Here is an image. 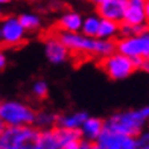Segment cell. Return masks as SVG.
Listing matches in <instances>:
<instances>
[{"label":"cell","instance_id":"cell-1","mask_svg":"<svg viewBox=\"0 0 149 149\" xmlns=\"http://www.w3.org/2000/svg\"><path fill=\"white\" fill-rule=\"evenodd\" d=\"M58 35L74 55L105 58L117 50V44L114 40H102L97 37H88L82 32H65V31H59Z\"/></svg>","mask_w":149,"mask_h":149},{"label":"cell","instance_id":"cell-15","mask_svg":"<svg viewBox=\"0 0 149 149\" xmlns=\"http://www.w3.org/2000/svg\"><path fill=\"white\" fill-rule=\"evenodd\" d=\"M119 31H120V23L119 22H114V20H110V18H102L97 38L114 40V38L119 37Z\"/></svg>","mask_w":149,"mask_h":149},{"label":"cell","instance_id":"cell-27","mask_svg":"<svg viewBox=\"0 0 149 149\" xmlns=\"http://www.w3.org/2000/svg\"><path fill=\"white\" fill-rule=\"evenodd\" d=\"M146 23H148V26H149V0H146Z\"/></svg>","mask_w":149,"mask_h":149},{"label":"cell","instance_id":"cell-29","mask_svg":"<svg viewBox=\"0 0 149 149\" xmlns=\"http://www.w3.org/2000/svg\"><path fill=\"white\" fill-rule=\"evenodd\" d=\"M9 2H12V0H0V3H2V5H6V3H9Z\"/></svg>","mask_w":149,"mask_h":149},{"label":"cell","instance_id":"cell-16","mask_svg":"<svg viewBox=\"0 0 149 149\" xmlns=\"http://www.w3.org/2000/svg\"><path fill=\"white\" fill-rule=\"evenodd\" d=\"M100 22H102V17L99 14H90L84 18L82 23V29L81 32L85 33L88 37H97L99 33V28H100Z\"/></svg>","mask_w":149,"mask_h":149},{"label":"cell","instance_id":"cell-25","mask_svg":"<svg viewBox=\"0 0 149 149\" xmlns=\"http://www.w3.org/2000/svg\"><path fill=\"white\" fill-rule=\"evenodd\" d=\"M5 65H6V56L5 53H0V69H5Z\"/></svg>","mask_w":149,"mask_h":149},{"label":"cell","instance_id":"cell-23","mask_svg":"<svg viewBox=\"0 0 149 149\" xmlns=\"http://www.w3.org/2000/svg\"><path fill=\"white\" fill-rule=\"evenodd\" d=\"M37 137H38V135H37ZM23 149H44L41 145H40V141L35 139V140H32V141H29V143L28 145H26Z\"/></svg>","mask_w":149,"mask_h":149},{"label":"cell","instance_id":"cell-7","mask_svg":"<svg viewBox=\"0 0 149 149\" xmlns=\"http://www.w3.org/2000/svg\"><path fill=\"white\" fill-rule=\"evenodd\" d=\"M93 149H137V139L105 126L104 132L93 143Z\"/></svg>","mask_w":149,"mask_h":149},{"label":"cell","instance_id":"cell-11","mask_svg":"<svg viewBox=\"0 0 149 149\" xmlns=\"http://www.w3.org/2000/svg\"><path fill=\"white\" fill-rule=\"evenodd\" d=\"M146 0H128V8L123 22L134 26H145L146 23Z\"/></svg>","mask_w":149,"mask_h":149},{"label":"cell","instance_id":"cell-10","mask_svg":"<svg viewBox=\"0 0 149 149\" xmlns=\"http://www.w3.org/2000/svg\"><path fill=\"white\" fill-rule=\"evenodd\" d=\"M126 8L128 0H108L102 5H97V14L102 18H110L120 23L125 18Z\"/></svg>","mask_w":149,"mask_h":149},{"label":"cell","instance_id":"cell-21","mask_svg":"<svg viewBox=\"0 0 149 149\" xmlns=\"http://www.w3.org/2000/svg\"><path fill=\"white\" fill-rule=\"evenodd\" d=\"M135 139H137V149H149V130L140 132Z\"/></svg>","mask_w":149,"mask_h":149},{"label":"cell","instance_id":"cell-20","mask_svg":"<svg viewBox=\"0 0 149 149\" xmlns=\"http://www.w3.org/2000/svg\"><path fill=\"white\" fill-rule=\"evenodd\" d=\"M32 94L38 99H44L47 96V93H49V85H47L46 81L43 79H38L35 82L32 84V88H31Z\"/></svg>","mask_w":149,"mask_h":149},{"label":"cell","instance_id":"cell-6","mask_svg":"<svg viewBox=\"0 0 149 149\" xmlns=\"http://www.w3.org/2000/svg\"><path fill=\"white\" fill-rule=\"evenodd\" d=\"M117 50L131 58H149V26L140 33L131 37H119Z\"/></svg>","mask_w":149,"mask_h":149},{"label":"cell","instance_id":"cell-30","mask_svg":"<svg viewBox=\"0 0 149 149\" xmlns=\"http://www.w3.org/2000/svg\"><path fill=\"white\" fill-rule=\"evenodd\" d=\"M31 2H38V0H31Z\"/></svg>","mask_w":149,"mask_h":149},{"label":"cell","instance_id":"cell-18","mask_svg":"<svg viewBox=\"0 0 149 149\" xmlns=\"http://www.w3.org/2000/svg\"><path fill=\"white\" fill-rule=\"evenodd\" d=\"M20 22H22L23 28L28 32H33L38 31L40 26H41V18H40L35 12H23V14L18 15Z\"/></svg>","mask_w":149,"mask_h":149},{"label":"cell","instance_id":"cell-13","mask_svg":"<svg viewBox=\"0 0 149 149\" xmlns=\"http://www.w3.org/2000/svg\"><path fill=\"white\" fill-rule=\"evenodd\" d=\"M84 23V17L76 11H67L58 20V28L59 31L65 32H81Z\"/></svg>","mask_w":149,"mask_h":149},{"label":"cell","instance_id":"cell-17","mask_svg":"<svg viewBox=\"0 0 149 149\" xmlns=\"http://www.w3.org/2000/svg\"><path fill=\"white\" fill-rule=\"evenodd\" d=\"M58 125V116L50 111H40L37 113L35 123L33 126H37L38 130H46V128H53Z\"/></svg>","mask_w":149,"mask_h":149},{"label":"cell","instance_id":"cell-22","mask_svg":"<svg viewBox=\"0 0 149 149\" xmlns=\"http://www.w3.org/2000/svg\"><path fill=\"white\" fill-rule=\"evenodd\" d=\"M81 145H82V139L72 140V141H69L67 145H64L63 149H81Z\"/></svg>","mask_w":149,"mask_h":149},{"label":"cell","instance_id":"cell-8","mask_svg":"<svg viewBox=\"0 0 149 149\" xmlns=\"http://www.w3.org/2000/svg\"><path fill=\"white\" fill-rule=\"evenodd\" d=\"M26 31L20 18L15 15H8L2 18L0 23V41L6 47H15L24 41Z\"/></svg>","mask_w":149,"mask_h":149},{"label":"cell","instance_id":"cell-31","mask_svg":"<svg viewBox=\"0 0 149 149\" xmlns=\"http://www.w3.org/2000/svg\"><path fill=\"white\" fill-rule=\"evenodd\" d=\"M148 126H149V123H148Z\"/></svg>","mask_w":149,"mask_h":149},{"label":"cell","instance_id":"cell-9","mask_svg":"<svg viewBox=\"0 0 149 149\" xmlns=\"http://www.w3.org/2000/svg\"><path fill=\"white\" fill-rule=\"evenodd\" d=\"M70 49L64 44V41L59 38V35H50L44 41V56L53 65H61L69 61Z\"/></svg>","mask_w":149,"mask_h":149},{"label":"cell","instance_id":"cell-26","mask_svg":"<svg viewBox=\"0 0 149 149\" xmlns=\"http://www.w3.org/2000/svg\"><path fill=\"white\" fill-rule=\"evenodd\" d=\"M141 70H145L146 73H149V58L145 59V63H143V67H141Z\"/></svg>","mask_w":149,"mask_h":149},{"label":"cell","instance_id":"cell-12","mask_svg":"<svg viewBox=\"0 0 149 149\" xmlns=\"http://www.w3.org/2000/svg\"><path fill=\"white\" fill-rule=\"evenodd\" d=\"M104 130H105V120L99 117H88L84 122V125L81 126L79 131L84 140L94 143L99 139V135L104 132Z\"/></svg>","mask_w":149,"mask_h":149},{"label":"cell","instance_id":"cell-14","mask_svg":"<svg viewBox=\"0 0 149 149\" xmlns=\"http://www.w3.org/2000/svg\"><path fill=\"white\" fill-rule=\"evenodd\" d=\"M90 116L85 111H74L69 114H61L58 116V126L63 128H70V130H81L84 122Z\"/></svg>","mask_w":149,"mask_h":149},{"label":"cell","instance_id":"cell-5","mask_svg":"<svg viewBox=\"0 0 149 149\" xmlns=\"http://www.w3.org/2000/svg\"><path fill=\"white\" fill-rule=\"evenodd\" d=\"M100 67H102V70L108 74V78H111L114 81L126 79L128 76H131V74L137 70L132 58L119 52V50L113 52L111 55L102 58Z\"/></svg>","mask_w":149,"mask_h":149},{"label":"cell","instance_id":"cell-3","mask_svg":"<svg viewBox=\"0 0 149 149\" xmlns=\"http://www.w3.org/2000/svg\"><path fill=\"white\" fill-rule=\"evenodd\" d=\"M37 113L22 100H3L0 104V122L8 126H26L35 123Z\"/></svg>","mask_w":149,"mask_h":149},{"label":"cell","instance_id":"cell-28","mask_svg":"<svg viewBox=\"0 0 149 149\" xmlns=\"http://www.w3.org/2000/svg\"><path fill=\"white\" fill-rule=\"evenodd\" d=\"M91 2H93L94 5H102V3H105V2H108V0H91Z\"/></svg>","mask_w":149,"mask_h":149},{"label":"cell","instance_id":"cell-19","mask_svg":"<svg viewBox=\"0 0 149 149\" xmlns=\"http://www.w3.org/2000/svg\"><path fill=\"white\" fill-rule=\"evenodd\" d=\"M146 28H148V24H145V26H134V24H130L126 22H120L119 37H131V35H135V33L143 32Z\"/></svg>","mask_w":149,"mask_h":149},{"label":"cell","instance_id":"cell-24","mask_svg":"<svg viewBox=\"0 0 149 149\" xmlns=\"http://www.w3.org/2000/svg\"><path fill=\"white\" fill-rule=\"evenodd\" d=\"M81 149H93V143L91 141H87L82 139V145H81Z\"/></svg>","mask_w":149,"mask_h":149},{"label":"cell","instance_id":"cell-4","mask_svg":"<svg viewBox=\"0 0 149 149\" xmlns=\"http://www.w3.org/2000/svg\"><path fill=\"white\" fill-rule=\"evenodd\" d=\"M40 130L33 125L8 126L2 125L0 130V149H23L29 141L35 140Z\"/></svg>","mask_w":149,"mask_h":149},{"label":"cell","instance_id":"cell-2","mask_svg":"<svg viewBox=\"0 0 149 149\" xmlns=\"http://www.w3.org/2000/svg\"><path fill=\"white\" fill-rule=\"evenodd\" d=\"M149 123V105L137 108V110H126L110 116L105 120V126L113 131L123 132L132 137H137L145 131V125Z\"/></svg>","mask_w":149,"mask_h":149}]
</instances>
